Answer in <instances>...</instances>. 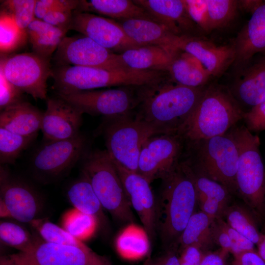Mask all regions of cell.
Here are the masks:
<instances>
[{
    "label": "cell",
    "instance_id": "cell-50",
    "mask_svg": "<svg viewBox=\"0 0 265 265\" xmlns=\"http://www.w3.org/2000/svg\"><path fill=\"white\" fill-rule=\"evenodd\" d=\"M227 254L221 249L218 251L205 253L200 265H225Z\"/></svg>",
    "mask_w": 265,
    "mask_h": 265
},
{
    "label": "cell",
    "instance_id": "cell-33",
    "mask_svg": "<svg viewBox=\"0 0 265 265\" xmlns=\"http://www.w3.org/2000/svg\"><path fill=\"white\" fill-rule=\"evenodd\" d=\"M0 238L3 243L22 252L31 250L42 240L20 225L8 221L0 222Z\"/></svg>",
    "mask_w": 265,
    "mask_h": 265
},
{
    "label": "cell",
    "instance_id": "cell-24",
    "mask_svg": "<svg viewBox=\"0 0 265 265\" xmlns=\"http://www.w3.org/2000/svg\"><path fill=\"white\" fill-rule=\"evenodd\" d=\"M43 114L29 103L22 101L0 111V127L24 136H37Z\"/></svg>",
    "mask_w": 265,
    "mask_h": 265
},
{
    "label": "cell",
    "instance_id": "cell-54",
    "mask_svg": "<svg viewBox=\"0 0 265 265\" xmlns=\"http://www.w3.org/2000/svg\"><path fill=\"white\" fill-rule=\"evenodd\" d=\"M142 265H152V258L150 257V256L147 258Z\"/></svg>",
    "mask_w": 265,
    "mask_h": 265
},
{
    "label": "cell",
    "instance_id": "cell-22",
    "mask_svg": "<svg viewBox=\"0 0 265 265\" xmlns=\"http://www.w3.org/2000/svg\"><path fill=\"white\" fill-rule=\"evenodd\" d=\"M119 21L127 35L141 45L159 46L172 56L179 51L180 36L152 19L137 18Z\"/></svg>",
    "mask_w": 265,
    "mask_h": 265
},
{
    "label": "cell",
    "instance_id": "cell-10",
    "mask_svg": "<svg viewBox=\"0 0 265 265\" xmlns=\"http://www.w3.org/2000/svg\"><path fill=\"white\" fill-rule=\"evenodd\" d=\"M128 88L123 87L55 93L57 97L75 106L83 113L111 118L131 114L132 110L139 105L141 91L135 93Z\"/></svg>",
    "mask_w": 265,
    "mask_h": 265
},
{
    "label": "cell",
    "instance_id": "cell-19",
    "mask_svg": "<svg viewBox=\"0 0 265 265\" xmlns=\"http://www.w3.org/2000/svg\"><path fill=\"white\" fill-rule=\"evenodd\" d=\"M235 58L233 66L238 75L256 53L265 51V0L251 14L234 41Z\"/></svg>",
    "mask_w": 265,
    "mask_h": 265
},
{
    "label": "cell",
    "instance_id": "cell-35",
    "mask_svg": "<svg viewBox=\"0 0 265 265\" xmlns=\"http://www.w3.org/2000/svg\"><path fill=\"white\" fill-rule=\"evenodd\" d=\"M27 35L17 25L13 16L1 9L0 14V51L1 54L12 52L25 44Z\"/></svg>",
    "mask_w": 265,
    "mask_h": 265
},
{
    "label": "cell",
    "instance_id": "cell-48",
    "mask_svg": "<svg viewBox=\"0 0 265 265\" xmlns=\"http://www.w3.org/2000/svg\"><path fill=\"white\" fill-rule=\"evenodd\" d=\"M233 265H265V261L253 250L234 256Z\"/></svg>",
    "mask_w": 265,
    "mask_h": 265
},
{
    "label": "cell",
    "instance_id": "cell-52",
    "mask_svg": "<svg viewBox=\"0 0 265 265\" xmlns=\"http://www.w3.org/2000/svg\"><path fill=\"white\" fill-rule=\"evenodd\" d=\"M263 1L260 0H238V6L241 7L246 12L252 14L263 2Z\"/></svg>",
    "mask_w": 265,
    "mask_h": 265
},
{
    "label": "cell",
    "instance_id": "cell-20",
    "mask_svg": "<svg viewBox=\"0 0 265 265\" xmlns=\"http://www.w3.org/2000/svg\"><path fill=\"white\" fill-rule=\"evenodd\" d=\"M178 49L196 58L211 77L222 76L233 65L235 58L232 45L217 46L192 35L180 36Z\"/></svg>",
    "mask_w": 265,
    "mask_h": 265
},
{
    "label": "cell",
    "instance_id": "cell-53",
    "mask_svg": "<svg viewBox=\"0 0 265 265\" xmlns=\"http://www.w3.org/2000/svg\"><path fill=\"white\" fill-rule=\"evenodd\" d=\"M257 245L258 254L265 261V234H262L260 239Z\"/></svg>",
    "mask_w": 265,
    "mask_h": 265
},
{
    "label": "cell",
    "instance_id": "cell-42",
    "mask_svg": "<svg viewBox=\"0 0 265 265\" xmlns=\"http://www.w3.org/2000/svg\"><path fill=\"white\" fill-rule=\"evenodd\" d=\"M24 92L9 82L0 69V109L20 102Z\"/></svg>",
    "mask_w": 265,
    "mask_h": 265
},
{
    "label": "cell",
    "instance_id": "cell-44",
    "mask_svg": "<svg viewBox=\"0 0 265 265\" xmlns=\"http://www.w3.org/2000/svg\"><path fill=\"white\" fill-rule=\"evenodd\" d=\"M243 120L251 132L265 130V97L258 105L244 113Z\"/></svg>",
    "mask_w": 265,
    "mask_h": 265
},
{
    "label": "cell",
    "instance_id": "cell-36",
    "mask_svg": "<svg viewBox=\"0 0 265 265\" xmlns=\"http://www.w3.org/2000/svg\"><path fill=\"white\" fill-rule=\"evenodd\" d=\"M36 136H26L0 127V163L13 164L20 154L27 148Z\"/></svg>",
    "mask_w": 265,
    "mask_h": 265
},
{
    "label": "cell",
    "instance_id": "cell-1",
    "mask_svg": "<svg viewBox=\"0 0 265 265\" xmlns=\"http://www.w3.org/2000/svg\"><path fill=\"white\" fill-rule=\"evenodd\" d=\"M159 84L141 91L140 109L136 116L152 126L159 134H180L206 86Z\"/></svg>",
    "mask_w": 265,
    "mask_h": 265
},
{
    "label": "cell",
    "instance_id": "cell-34",
    "mask_svg": "<svg viewBox=\"0 0 265 265\" xmlns=\"http://www.w3.org/2000/svg\"><path fill=\"white\" fill-rule=\"evenodd\" d=\"M225 220L232 228L248 238L255 244L259 242L262 234L250 212L243 207H228L223 214Z\"/></svg>",
    "mask_w": 265,
    "mask_h": 265
},
{
    "label": "cell",
    "instance_id": "cell-17",
    "mask_svg": "<svg viewBox=\"0 0 265 265\" xmlns=\"http://www.w3.org/2000/svg\"><path fill=\"white\" fill-rule=\"evenodd\" d=\"M113 162L132 207L138 215L150 239L153 238L158 230L157 204L150 184L137 172Z\"/></svg>",
    "mask_w": 265,
    "mask_h": 265
},
{
    "label": "cell",
    "instance_id": "cell-25",
    "mask_svg": "<svg viewBox=\"0 0 265 265\" xmlns=\"http://www.w3.org/2000/svg\"><path fill=\"white\" fill-rule=\"evenodd\" d=\"M125 66L137 70L168 71L173 56L157 46L144 45L119 54Z\"/></svg>",
    "mask_w": 265,
    "mask_h": 265
},
{
    "label": "cell",
    "instance_id": "cell-29",
    "mask_svg": "<svg viewBox=\"0 0 265 265\" xmlns=\"http://www.w3.org/2000/svg\"><path fill=\"white\" fill-rule=\"evenodd\" d=\"M150 237L146 231L134 223L128 224L119 234L115 248L122 259L136 261L149 256Z\"/></svg>",
    "mask_w": 265,
    "mask_h": 265
},
{
    "label": "cell",
    "instance_id": "cell-46",
    "mask_svg": "<svg viewBox=\"0 0 265 265\" xmlns=\"http://www.w3.org/2000/svg\"><path fill=\"white\" fill-rule=\"evenodd\" d=\"M213 240L220 247V249L227 253H231L233 243L225 230L217 220L213 221L212 225Z\"/></svg>",
    "mask_w": 265,
    "mask_h": 265
},
{
    "label": "cell",
    "instance_id": "cell-27",
    "mask_svg": "<svg viewBox=\"0 0 265 265\" xmlns=\"http://www.w3.org/2000/svg\"><path fill=\"white\" fill-rule=\"evenodd\" d=\"M68 31L35 18L28 25L26 33L32 52L51 60Z\"/></svg>",
    "mask_w": 265,
    "mask_h": 265
},
{
    "label": "cell",
    "instance_id": "cell-30",
    "mask_svg": "<svg viewBox=\"0 0 265 265\" xmlns=\"http://www.w3.org/2000/svg\"><path fill=\"white\" fill-rule=\"evenodd\" d=\"M213 221L202 211L195 212L189 219L177 243L181 249L191 245L202 248L212 240V225Z\"/></svg>",
    "mask_w": 265,
    "mask_h": 265
},
{
    "label": "cell",
    "instance_id": "cell-38",
    "mask_svg": "<svg viewBox=\"0 0 265 265\" xmlns=\"http://www.w3.org/2000/svg\"><path fill=\"white\" fill-rule=\"evenodd\" d=\"M212 31L222 28L233 21L239 8L238 0H207Z\"/></svg>",
    "mask_w": 265,
    "mask_h": 265
},
{
    "label": "cell",
    "instance_id": "cell-32",
    "mask_svg": "<svg viewBox=\"0 0 265 265\" xmlns=\"http://www.w3.org/2000/svg\"><path fill=\"white\" fill-rule=\"evenodd\" d=\"M61 223L62 228L66 231L83 241L95 234L98 227L99 219L74 208L64 213Z\"/></svg>",
    "mask_w": 265,
    "mask_h": 265
},
{
    "label": "cell",
    "instance_id": "cell-8",
    "mask_svg": "<svg viewBox=\"0 0 265 265\" xmlns=\"http://www.w3.org/2000/svg\"><path fill=\"white\" fill-rule=\"evenodd\" d=\"M102 128L106 150L112 160L135 172L144 143L151 137L159 134L150 124L131 114L106 118Z\"/></svg>",
    "mask_w": 265,
    "mask_h": 265
},
{
    "label": "cell",
    "instance_id": "cell-49",
    "mask_svg": "<svg viewBox=\"0 0 265 265\" xmlns=\"http://www.w3.org/2000/svg\"><path fill=\"white\" fill-rule=\"evenodd\" d=\"M61 0H36L35 9V18L43 20L46 15L51 10L58 6Z\"/></svg>",
    "mask_w": 265,
    "mask_h": 265
},
{
    "label": "cell",
    "instance_id": "cell-45",
    "mask_svg": "<svg viewBox=\"0 0 265 265\" xmlns=\"http://www.w3.org/2000/svg\"><path fill=\"white\" fill-rule=\"evenodd\" d=\"M201 211L205 213L213 221L222 218L226 210L218 201L204 197H197Z\"/></svg>",
    "mask_w": 265,
    "mask_h": 265
},
{
    "label": "cell",
    "instance_id": "cell-40",
    "mask_svg": "<svg viewBox=\"0 0 265 265\" xmlns=\"http://www.w3.org/2000/svg\"><path fill=\"white\" fill-rule=\"evenodd\" d=\"M80 0H61L60 4L50 11L43 20L48 24L69 30L73 12L79 4Z\"/></svg>",
    "mask_w": 265,
    "mask_h": 265
},
{
    "label": "cell",
    "instance_id": "cell-14",
    "mask_svg": "<svg viewBox=\"0 0 265 265\" xmlns=\"http://www.w3.org/2000/svg\"><path fill=\"white\" fill-rule=\"evenodd\" d=\"M87 147V139L80 132L70 139L45 142L33 155L31 167L43 177H57L81 160L88 152Z\"/></svg>",
    "mask_w": 265,
    "mask_h": 265
},
{
    "label": "cell",
    "instance_id": "cell-37",
    "mask_svg": "<svg viewBox=\"0 0 265 265\" xmlns=\"http://www.w3.org/2000/svg\"><path fill=\"white\" fill-rule=\"evenodd\" d=\"M188 163L195 185L197 196L204 197L218 201L225 208L228 207L230 191L223 185L211 179Z\"/></svg>",
    "mask_w": 265,
    "mask_h": 265
},
{
    "label": "cell",
    "instance_id": "cell-43",
    "mask_svg": "<svg viewBox=\"0 0 265 265\" xmlns=\"http://www.w3.org/2000/svg\"><path fill=\"white\" fill-rule=\"evenodd\" d=\"M229 235L233 243L231 253L234 256L254 250L255 244L248 238L229 226L222 218L216 219Z\"/></svg>",
    "mask_w": 265,
    "mask_h": 265
},
{
    "label": "cell",
    "instance_id": "cell-15",
    "mask_svg": "<svg viewBox=\"0 0 265 265\" xmlns=\"http://www.w3.org/2000/svg\"><path fill=\"white\" fill-rule=\"evenodd\" d=\"M69 30L78 31L116 53L142 46L132 40L119 22L89 12L74 10Z\"/></svg>",
    "mask_w": 265,
    "mask_h": 265
},
{
    "label": "cell",
    "instance_id": "cell-5",
    "mask_svg": "<svg viewBox=\"0 0 265 265\" xmlns=\"http://www.w3.org/2000/svg\"><path fill=\"white\" fill-rule=\"evenodd\" d=\"M81 160L82 176L90 183L103 208L121 222L133 223L132 207L106 150L87 152Z\"/></svg>",
    "mask_w": 265,
    "mask_h": 265
},
{
    "label": "cell",
    "instance_id": "cell-6",
    "mask_svg": "<svg viewBox=\"0 0 265 265\" xmlns=\"http://www.w3.org/2000/svg\"><path fill=\"white\" fill-rule=\"evenodd\" d=\"M229 131L238 151L237 191L256 213L263 216L265 213V166L259 138L245 124H237Z\"/></svg>",
    "mask_w": 265,
    "mask_h": 265
},
{
    "label": "cell",
    "instance_id": "cell-39",
    "mask_svg": "<svg viewBox=\"0 0 265 265\" xmlns=\"http://www.w3.org/2000/svg\"><path fill=\"white\" fill-rule=\"evenodd\" d=\"M36 1L35 0H7L2 1L1 6L2 10L13 16L19 28L26 32L28 25L35 18Z\"/></svg>",
    "mask_w": 265,
    "mask_h": 265
},
{
    "label": "cell",
    "instance_id": "cell-18",
    "mask_svg": "<svg viewBox=\"0 0 265 265\" xmlns=\"http://www.w3.org/2000/svg\"><path fill=\"white\" fill-rule=\"evenodd\" d=\"M46 100L41 129L45 142L68 139L78 135L83 112L57 96Z\"/></svg>",
    "mask_w": 265,
    "mask_h": 265
},
{
    "label": "cell",
    "instance_id": "cell-47",
    "mask_svg": "<svg viewBox=\"0 0 265 265\" xmlns=\"http://www.w3.org/2000/svg\"><path fill=\"white\" fill-rule=\"evenodd\" d=\"M203 248L196 245L186 246L179 257L181 265H200L205 255Z\"/></svg>",
    "mask_w": 265,
    "mask_h": 265
},
{
    "label": "cell",
    "instance_id": "cell-16",
    "mask_svg": "<svg viewBox=\"0 0 265 265\" xmlns=\"http://www.w3.org/2000/svg\"><path fill=\"white\" fill-rule=\"evenodd\" d=\"M0 203L6 207L10 217L23 223H30L37 218L41 208L34 189L14 177L3 165L0 169Z\"/></svg>",
    "mask_w": 265,
    "mask_h": 265
},
{
    "label": "cell",
    "instance_id": "cell-3",
    "mask_svg": "<svg viewBox=\"0 0 265 265\" xmlns=\"http://www.w3.org/2000/svg\"><path fill=\"white\" fill-rule=\"evenodd\" d=\"M244 113L229 88L206 86L180 135L189 144L225 134L243 120Z\"/></svg>",
    "mask_w": 265,
    "mask_h": 265
},
{
    "label": "cell",
    "instance_id": "cell-51",
    "mask_svg": "<svg viewBox=\"0 0 265 265\" xmlns=\"http://www.w3.org/2000/svg\"><path fill=\"white\" fill-rule=\"evenodd\" d=\"M152 265H181L179 257L172 250H169L155 259H152Z\"/></svg>",
    "mask_w": 265,
    "mask_h": 265
},
{
    "label": "cell",
    "instance_id": "cell-41",
    "mask_svg": "<svg viewBox=\"0 0 265 265\" xmlns=\"http://www.w3.org/2000/svg\"><path fill=\"white\" fill-rule=\"evenodd\" d=\"M186 11L193 22L206 32L212 31L207 0H185Z\"/></svg>",
    "mask_w": 265,
    "mask_h": 265
},
{
    "label": "cell",
    "instance_id": "cell-31",
    "mask_svg": "<svg viewBox=\"0 0 265 265\" xmlns=\"http://www.w3.org/2000/svg\"><path fill=\"white\" fill-rule=\"evenodd\" d=\"M81 176L69 186L67 192L69 200L74 208L99 218L103 207L89 181Z\"/></svg>",
    "mask_w": 265,
    "mask_h": 265
},
{
    "label": "cell",
    "instance_id": "cell-21",
    "mask_svg": "<svg viewBox=\"0 0 265 265\" xmlns=\"http://www.w3.org/2000/svg\"><path fill=\"white\" fill-rule=\"evenodd\" d=\"M155 22L179 36L189 35L196 25L186 10L185 0H134Z\"/></svg>",
    "mask_w": 265,
    "mask_h": 265
},
{
    "label": "cell",
    "instance_id": "cell-26",
    "mask_svg": "<svg viewBox=\"0 0 265 265\" xmlns=\"http://www.w3.org/2000/svg\"><path fill=\"white\" fill-rule=\"evenodd\" d=\"M168 71L177 84L192 88L206 86L211 77L196 58L180 50L173 56Z\"/></svg>",
    "mask_w": 265,
    "mask_h": 265
},
{
    "label": "cell",
    "instance_id": "cell-13",
    "mask_svg": "<svg viewBox=\"0 0 265 265\" xmlns=\"http://www.w3.org/2000/svg\"><path fill=\"white\" fill-rule=\"evenodd\" d=\"M52 59L55 66L71 65L106 69L127 68L122 62L119 53L104 48L82 34L65 36Z\"/></svg>",
    "mask_w": 265,
    "mask_h": 265
},
{
    "label": "cell",
    "instance_id": "cell-2",
    "mask_svg": "<svg viewBox=\"0 0 265 265\" xmlns=\"http://www.w3.org/2000/svg\"><path fill=\"white\" fill-rule=\"evenodd\" d=\"M159 207L157 208L158 229L163 244L177 243L198 203L189 165L181 160L164 178Z\"/></svg>",
    "mask_w": 265,
    "mask_h": 265
},
{
    "label": "cell",
    "instance_id": "cell-12",
    "mask_svg": "<svg viewBox=\"0 0 265 265\" xmlns=\"http://www.w3.org/2000/svg\"><path fill=\"white\" fill-rule=\"evenodd\" d=\"M185 140L178 133L155 135L144 143L141 150L137 173L151 184L162 179L181 160Z\"/></svg>",
    "mask_w": 265,
    "mask_h": 265
},
{
    "label": "cell",
    "instance_id": "cell-28",
    "mask_svg": "<svg viewBox=\"0 0 265 265\" xmlns=\"http://www.w3.org/2000/svg\"><path fill=\"white\" fill-rule=\"evenodd\" d=\"M76 10L95 12L119 21L137 18L152 19L142 7L130 0H80Z\"/></svg>",
    "mask_w": 265,
    "mask_h": 265
},
{
    "label": "cell",
    "instance_id": "cell-4",
    "mask_svg": "<svg viewBox=\"0 0 265 265\" xmlns=\"http://www.w3.org/2000/svg\"><path fill=\"white\" fill-rule=\"evenodd\" d=\"M162 73L128 68L106 69L61 65L52 68L51 77L55 93H68L113 86H153L161 82Z\"/></svg>",
    "mask_w": 265,
    "mask_h": 265
},
{
    "label": "cell",
    "instance_id": "cell-7",
    "mask_svg": "<svg viewBox=\"0 0 265 265\" xmlns=\"http://www.w3.org/2000/svg\"><path fill=\"white\" fill-rule=\"evenodd\" d=\"M193 157L186 159L199 172L237 191L236 173L238 159V146L229 131L225 134L189 143Z\"/></svg>",
    "mask_w": 265,
    "mask_h": 265
},
{
    "label": "cell",
    "instance_id": "cell-23",
    "mask_svg": "<svg viewBox=\"0 0 265 265\" xmlns=\"http://www.w3.org/2000/svg\"><path fill=\"white\" fill-rule=\"evenodd\" d=\"M237 77L229 90L241 108L243 105L250 110L265 97V56L250 63Z\"/></svg>",
    "mask_w": 265,
    "mask_h": 265
},
{
    "label": "cell",
    "instance_id": "cell-9",
    "mask_svg": "<svg viewBox=\"0 0 265 265\" xmlns=\"http://www.w3.org/2000/svg\"><path fill=\"white\" fill-rule=\"evenodd\" d=\"M0 265H112L106 257L82 249L42 240L31 250L1 256Z\"/></svg>",
    "mask_w": 265,
    "mask_h": 265
},
{
    "label": "cell",
    "instance_id": "cell-11",
    "mask_svg": "<svg viewBox=\"0 0 265 265\" xmlns=\"http://www.w3.org/2000/svg\"><path fill=\"white\" fill-rule=\"evenodd\" d=\"M50 60L32 53L1 57L0 69L6 79L35 100L47 99V80L51 76Z\"/></svg>",
    "mask_w": 265,
    "mask_h": 265
}]
</instances>
